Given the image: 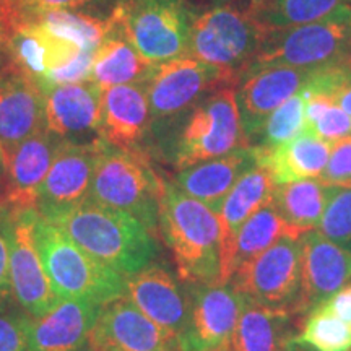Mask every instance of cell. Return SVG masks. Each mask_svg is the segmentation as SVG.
<instances>
[{"instance_id": "obj_16", "label": "cell", "mask_w": 351, "mask_h": 351, "mask_svg": "<svg viewBox=\"0 0 351 351\" xmlns=\"http://www.w3.org/2000/svg\"><path fill=\"white\" fill-rule=\"evenodd\" d=\"M101 104L103 88L93 80L49 86L44 96L46 130L65 142H93L91 135L99 137Z\"/></svg>"}, {"instance_id": "obj_33", "label": "cell", "mask_w": 351, "mask_h": 351, "mask_svg": "<svg viewBox=\"0 0 351 351\" xmlns=\"http://www.w3.org/2000/svg\"><path fill=\"white\" fill-rule=\"evenodd\" d=\"M306 130V96L298 93L270 114L252 147L275 148Z\"/></svg>"}, {"instance_id": "obj_44", "label": "cell", "mask_w": 351, "mask_h": 351, "mask_svg": "<svg viewBox=\"0 0 351 351\" xmlns=\"http://www.w3.org/2000/svg\"><path fill=\"white\" fill-rule=\"evenodd\" d=\"M192 3V7L195 5H202V3H208V2H215V0H189Z\"/></svg>"}, {"instance_id": "obj_46", "label": "cell", "mask_w": 351, "mask_h": 351, "mask_svg": "<svg viewBox=\"0 0 351 351\" xmlns=\"http://www.w3.org/2000/svg\"><path fill=\"white\" fill-rule=\"evenodd\" d=\"M213 351H232V350H231V343H228V345H225V346H219V348L213 350Z\"/></svg>"}, {"instance_id": "obj_34", "label": "cell", "mask_w": 351, "mask_h": 351, "mask_svg": "<svg viewBox=\"0 0 351 351\" xmlns=\"http://www.w3.org/2000/svg\"><path fill=\"white\" fill-rule=\"evenodd\" d=\"M306 130L326 142H339L351 135V116L335 103L332 95H309L306 96Z\"/></svg>"}, {"instance_id": "obj_18", "label": "cell", "mask_w": 351, "mask_h": 351, "mask_svg": "<svg viewBox=\"0 0 351 351\" xmlns=\"http://www.w3.org/2000/svg\"><path fill=\"white\" fill-rule=\"evenodd\" d=\"M301 296L298 314L307 315L351 282V252L319 230L301 236Z\"/></svg>"}, {"instance_id": "obj_28", "label": "cell", "mask_w": 351, "mask_h": 351, "mask_svg": "<svg viewBox=\"0 0 351 351\" xmlns=\"http://www.w3.org/2000/svg\"><path fill=\"white\" fill-rule=\"evenodd\" d=\"M328 186L315 179L280 184L275 189L274 205L287 225L302 236L317 230L327 205Z\"/></svg>"}, {"instance_id": "obj_32", "label": "cell", "mask_w": 351, "mask_h": 351, "mask_svg": "<svg viewBox=\"0 0 351 351\" xmlns=\"http://www.w3.org/2000/svg\"><path fill=\"white\" fill-rule=\"evenodd\" d=\"M36 19L43 21L52 32L75 41L82 49H96L101 39L106 36L111 23L104 16L88 15L69 10H34Z\"/></svg>"}, {"instance_id": "obj_17", "label": "cell", "mask_w": 351, "mask_h": 351, "mask_svg": "<svg viewBox=\"0 0 351 351\" xmlns=\"http://www.w3.org/2000/svg\"><path fill=\"white\" fill-rule=\"evenodd\" d=\"M62 142L44 129L10 153L0 191V210H36L39 189Z\"/></svg>"}, {"instance_id": "obj_29", "label": "cell", "mask_w": 351, "mask_h": 351, "mask_svg": "<svg viewBox=\"0 0 351 351\" xmlns=\"http://www.w3.org/2000/svg\"><path fill=\"white\" fill-rule=\"evenodd\" d=\"M282 238L300 239L301 236H298L283 221L271 200L270 204L254 213L236 232L234 243H232L231 276L241 265L261 256L263 251H267Z\"/></svg>"}, {"instance_id": "obj_7", "label": "cell", "mask_w": 351, "mask_h": 351, "mask_svg": "<svg viewBox=\"0 0 351 351\" xmlns=\"http://www.w3.org/2000/svg\"><path fill=\"white\" fill-rule=\"evenodd\" d=\"M350 43L351 7L340 8L313 23L271 29L265 33L261 51L244 77L271 67H324L345 64Z\"/></svg>"}, {"instance_id": "obj_19", "label": "cell", "mask_w": 351, "mask_h": 351, "mask_svg": "<svg viewBox=\"0 0 351 351\" xmlns=\"http://www.w3.org/2000/svg\"><path fill=\"white\" fill-rule=\"evenodd\" d=\"M124 296L166 330L181 337L189 322V296L176 276L160 263L125 275Z\"/></svg>"}, {"instance_id": "obj_43", "label": "cell", "mask_w": 351, "mask_h": 351, "mask_svg": "<svg viewBox=\"0 0 351 351\" xmlns=\"http://www.w3.org/2000/svg\"><path fill=\"white\" fill-rule=\"evenodd\" d=\"M287 351H311V350H307L306 346H301V345H298V343H295V341H293V343L287 348Z\"/></svg>"}, {"instance_id": "obj_1", "label": "cell", "mask_w": 351, "mask_h": 351, "mask_svg": "<svg viewBox=\"0 0 351 351\" xmlns=\"http://www.w3.org/2000/svg\"><path fill=\"white\" fill-rule=\"evenodd\" d=\"M158 230L173 254L184 283H219L221 221L219 215L194 197L161 179Z\"/></svg>"}, {"instance_id": "obj_26", "label": "cell", "mask_w": 351, "mask_h": 351, "mask_svg": "<svg viewBox=\"0 0 351 351\" xmlns=\"http://www.w3.org/2000/svg\"><path fill=\"white\" fill-rule=\"evenodd\" d=\"M257 163L265 165L276 186L301 179H315L324 173L332 152V143L313 132L304 130L289 142L275 148L254 147Z\"/></svg>"}, {"instance_id": "obj_10", "label": "cell", "mask_w": 351, "mask_h": 351, "mask_svg": "<svg viewBox=\"0 0 351 351\" xmlns=\"http://www.w3.org/2000/svg\"><path fill=\"white\" fill-rule=\"evenodd\" d=\"M34 215L36 210H0V230L7 243L13 300L29 317L39 319L51 313L60 298L44 271L34 238Z\"/></svg>"}, {"instance_id": "obj_42", "label": "cell", "mask_w": 351, "mask_h": 351, "mask_svg": "<svg viewBox=\"0 0 351 351\" xmlns=\"http://www.w3.org/2000/svg\"><path fill=\"white\" fill-rule=\"evenodd\" d=\"M7 163H8V160H7V156H5V153H3V150L2 148H0V174H5V171H7Z\"/></svg>"}, {"instance_id": "obj_15", "label": "cell", "mask_w": 351, "mask_h": 351, "mask_svg": "<svg viewBox=\"0 0 351 351\" xmlns=\"http://www.w3.org/2000/svg\"><path fill=\"white\" fill-rule=\"evenodd\" d=\"M319 67H271L244 77L236 86L241 125L247 143L257 142L263 124L276 108L302 93Z\"/></svg>"}, {"instance_id": "obj_47", "label": "cell", "mask_w": 351, "mask_h": 351, "mask_svg": "<svg viewBox=\"0 0 351 351\" xmlns=\"http://www.w3.org/2000/svg\"><path fill=\"white\" fill-rule=\"evenodd\" d=\"M2 181H3V176L0 174V191H2Z\"/></svg>"}, {"instance_id": "obj_11", "label": "cell", "mask_w": 351, "mask_h": 351, "mask_svg": "<svg viewBox=\"0 0 351 351\" xmlns=\"http://www.w3.org/2000/svg\"><path fill=\"white\" fill-rule=\"evenodd\" d=\"M301 262V238H282L261 256L241 265L231 276L230 285L245 300L298 314Z\"/></svg>"}, {"instance_id": "obj_37", "label": "cell", "mask_w": 351, "mask_h": 351, "mask_svg": "<svg viewBox=\"0 0 351 351\" xmlns=\"http://www.w3.org/2000/svg\"><path fill=\"white\" fill-rule=\"evenodd\" d=\"M32 324L26 313H0V351H28Z\"/></svg>"}, {"instance_id": "obj_30", "label": "cell", "mask_w": 351, "mask_h": 351, "mask_svg": "<svg viewBox=\"0 0 351 351\" xmlns=\"http://www.w3.org/2000/svg\"><path fill=\"white\" fill-rule=\"evenodd\" d=\"M351 0H249V10L265 32L319 21Z\"/></svg>"}, {"instance_id": "obj_38", "label": "cell", "mask_w": 351, "mask_h": 351, "mask_svg": "<svg viewBox=\"0 0 351 351\" xmlns=\"http://www.w3.org/2000/svg\"><path fill=\"white\" fill-rule=\"evenodd\" d=\"M23 2L34 10H69L95 16H101V10L111 13L114 5V0H23Z\"/></svg>"}, {"instance_id": "obj_3", "label": "cell", "mask_w": 351, "mask_h": 351, "mask_svg": "<svg viewBox=\"0 0 351 351\" xmlns=\"http://www.w3.org/2000/svg\"><path fill=\"white\" fill-rule=\"evenodd\" d=\"M265 29L249 0H215L192 7L187 54L225 70L241 82L261 51Z\"/></svg>"}, {"instance_id": "obj_5", "label": "cell", "mask_w": 351, "mask_h": 351, "mask_svg": "<svg viewBox=\"0 0 351 351\" xmlns=\"http://www.w3.org/2000/svg\"><path fill=\"white\" fill-rule=\"evenodd\" d=\"M34 238L44 271L60 300L103 306L124 296V275L88 256L60 228L38 212L34 215Z\"/></svg>"}, {"instance_id": "obj_12", "label": "cell", "mask_w": 351, "mask_h": 351, "mask_svg": "<svg viewBox=\"0 0 351 351\" xmlns=\"http://www.w3.org/2000/svg\"><path fill=\"white\" fill-rule=\"evenodd\" d=\"M189 322L179 337L181 351H213L231 343L244 296L230 283L187 285Z\"/></svg>"}, {"instance_id": "obj_20", "label": "cell", "mask_w": 351, "mask_h": 351, "mask_svg": "<svg viewBox=\"0 0 351 351\" xmlns=\"http://www.w3.org/2000/svg\"><path fill=\"white\" fill-rule=\"evenodd\" d=\"M44 96L46 90L34 77L0 69V148L7 160L23 140L46 129Z\"/></svg>"}, {"instance_id": "obj_2", "label": "cell", "mask_w": 351, "mask_h": 351, "mask_svg": "<svg viewBox=\"0 0 351 351\" xmlns=\"http://www.w3.org/2000/svg\"><path fill=\"white\" fill-rule=\"evenodd\" d=\"M46 219L88 256L124 276L152 263L160 251L153 232L137 218L91 200Z\"/></svg>"}, {"instance_id": "obj_14", "label": "cell", "mask_w": 351, "mask_h": 351, "mask_svg": "<svg viewBox=\"0 0 351 351\" xmlns=\"http://www.w3.org/2000/svg\"><path fill=\"white\" fill-rule=\"evenodd\" d=\"M88 351H181L179 337L148 319L125 296L99 307Z\"/></svg>"}, {"instance_id": "obj_24", "label": "cell", "mask_w": 351, "mask_h": 351, "mask_svg": "<svg viewBox=\"0 0 351 351\" xmlns=\"http://www.w3.org/2000/svg\"><path fill=\"white\" fill-rule=\"evenodd\" d=\"M98 304L60 300L51 313L33 319L28 351H85L99 311Z\"/></svg>"}, {"instance_id": "obj_21", "label": "cell", "mask_w": 351, "mask_h": 351, "mask_svg": "<svg viewBox=\"0 0 351 351\" xmlns=\"http://www.w3.org/2000/svg\"><path fill=\"white\" fill-rule=\"evenodd\" d=\"M99 137L109 147L145 152L152 137V112L143 83L103 90Z\"/></svg>"}, {"instance_id": "obj_22", "label": "cell", "mask_w": 351, "mask_h": 351, "mask_svg": "<svg viewBox=\"0 0 351 351\" xmlns=\"http://www.w3.org/2000/svg\"><path fill=\"white\" fill-rule=\"evenodd\" d=\"M276 182L265 165L257 163L238 179L219 210L221 221V269L219 283H230L232 243L239 228L254 213L274 200Z\"/></svg>"}, {"instance_id": "obj_36", "label": "cell", "mask_w": 351, "mask_h": 351, "mask_svg": "<svg viewBox=\"0 0 351 351\" xmlns=\"http://www.w3.org/2000/svg\"><path fill=\"white\" fill-rule=\"evenodd\" d=\"M317 179L328 187H351V135L332 143L328 163Z\"/></svg>"}, {"instance_id": "obj_8", "label": "cell", "mask_w": 351, "mask_h": 351, "mask_svg": "<svg viewBox=\"0 0 351 351\" xmlns=\"http://www.w3.org/2000/svg\"><path fill=\"white\" fill-rule=\"evenodd\" d=\"M108 19L148 62L187 54L192 20L189 0H114Z\"/></svg>"}, {"instance_id": "obj_23", "label": "cell", "mask_w": 351, "mask_h": 351, "mask_svg": "<svg viewBox=\"0 0 351 351\" xmlns=\"http://www.w3.org/2000/svg\"><path fill=\"white\" fill-rule=\"evenodd\" d=\"M257 165L254 147L239 148L228 155L202 161L186 169L176 171L173 184L219 215L225 199L245 171Z\"/></svg>"}, {"instance_id": "obj_27", "label": "cell", "mask_w": 351, "mask_h": 351, "mask_svg": "<svg viewBox=\"0 0 351 351\" xmlns=\"http://www.w3.org/2000/svg\"><path fill=\"white\" fill-rule=\"evenodd\" d=\"M152 67L153 64L140 56L134 44L111 23L108 34L95 51L91 80L103 90L116 85L143 83L150 75Z\"/></svg>"}, {"instance_id": "obj_45", "label": "cell", "mask_w": 351, "mask_h": 351, "mask_svg": "<svg viewBox=\"0 0 351 351\" xmlns=\"http://www.w3.org/2000/svg\"><path fill=\"white\" fill-rule=\"evenodd\" d=\"M345 65L351 70V43H350V49H348V56H346L345 59Z\"/></svg>"}, {"instance_id": "obj_25", "label": "cell", "mask_w": 351, "mask_h": 351, "mask_svg": "<svg viewBox=\"0 0 351 351\" xmlns=\"http://www.w3.org/2000/svg\"><path fill=\"white\" fill-rule=\"evenodd\" d=\"M300 315L261 306L244 298L238 326L231 337L232 351H287L300 332Z\"/></svg>"}, {"instance_id": "obj_31", "label": "cell", "mask_w": 351, "mask_h": 351, "mask_svg": "<svg viewBox=\"0 0 351 351\" xmlns=\"http://www.w3.org/2000/svg\"><path fill=\"white\" fill-rule=\"evenodd\" d=\"M295 343L311 351H350L351 324L317 306L302 320Z\"/></svg>"}, {"instance_id": "obj_41", "label": "cell", "mask_w": 351, "mask_h": 351, "mask_svg": "<svg viewBox=\"0 0 351 351\" xmlns=\"http://www.w3.org/2000/svg\"><path fill=\"white\" fill-rule=\"evenodd\" d=\"M335 98V103L351 116V75L339 86V90L332 95Z\"/></svg>"}, {"instance_id": "obj_6", "label": "cell", "mask_w": 351, "mask_h": 351, "mask_svg": "<svg viewBox=\"0 0 351 351\" xmlns=\"http://www.w3.org/2000/svg\"><path fill=\"white\" fill-rule=\"evenodd\" d=\"M161 179L147 152L121 150L108 145L96 166L88 200L129 213L155 232Z\"/></svg>"}, {"instance_id": "obj_4", "label": "cell", "mask_w": 351, "mask_h": 351, "mask_svg": "<svg viewBox=\"0 0 351 351\" xmlns=\"http://www.w3.org/2000/svg\"><path fill=\"white\" fill-rule=\"evenodd\" d=\"M176 171L247 148L236 99V85H226L189 109L163 135Z\"/></svg>"}, {"instance_id": "obj_13", "label": "cell", "mask_w": 351, "mask_h": 351, "mask_svg": "<svg viewBox=\"0 0 351 351\" xmlns=\"http://www.w3.org/2000/svg\"><path fill=\"white\" fill-rule=\"evenodd\" d=\"M108 143L62 142L38 194L36 212L47 218L62 213L88 200L91 182Z\"/></svg>"}, {"instance_id": "obj_40", "label": "cell", "mask_w": 351, "mask_h": 351, "mask_svg": "<svg viewBox=\"0 0 351 351\" xmlns=\"http://www.w3.org/2000/svg\"><path fill=\"white\" fill-rule=\"evenodd\" d=\"M10 276H8V254L7 243L3 238L2 230H0V307H3L10 300Z\"/></svg>"}, {"instance_id": "obj_39", "label": "cell", "mask_w": 351, "mask_h": 351, "mask_svg": "<svg viewBox=\"0 0 351 351\" xmlns=\"http://www.w3.org/2000/svg\"><path fill=\"white\" fill-rule=\"evenodd\" d=\"M320 307L332 313L337 317L351 324V282L340 288L335 295L328 298L326 302H322Z\"/></svg>"}, {"instance_id": "obj_35", "label": "cell", "mask_w": 351, "mask_h": 351, "mask_svg": "<svg viewBox=\"0 0 351 351\" xmlns=\"http://www.w3.org/2000/svg\"><path fill=\"white\" fill-rule=\"evenodd\" d=\"M317 230L351 252V187H328L327 205Z\"/></svg>"}, {"instance_id": "obj_9", "label": "cell", "mask_w": 351, "mask_h": 351, "mask_svg": "<svg viewBox=\"0 0 351 351\" xmlns=\"http://www.w3.org/2000/svg\"><path fill=\"white\" fill-rule=\"evenodd\" d=\"M236 85V78L192 56L153 64L143 82L152 112V135H163L205 96L218 88Z\"/></svg>"}]
</instances>
